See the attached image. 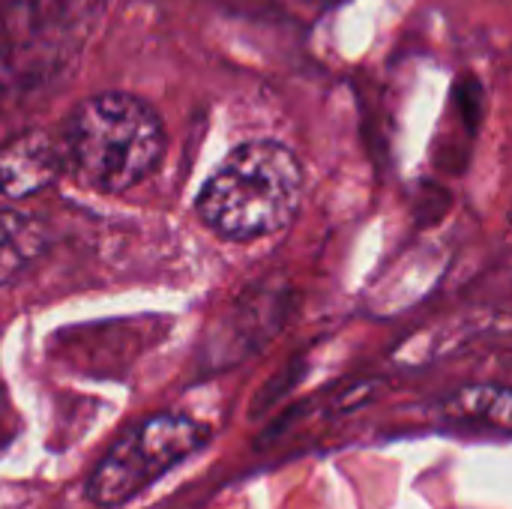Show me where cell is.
<instances>
[{"label":"cell","mask_w":512,"mask_h":509,"mask_svg":"<svg viewBox=\"0 0 512 509\" xmlns=\"http://www.w3.org/2000/svg\"><path fill=\"white\" fill-rule=\"evenodd\" d=\"M444 420L495 435H512V387L468 384L441 402Z\"/></svg>","instance_id":"obj_5"},{"label":"cell","mask_w":512,"mask_h":509,"mask_svg":"<svg viewBox=\"0 0 512 509\" xmlns=\"http://www.w3.org/2000/svg\"><path fill=\"white\" fill-rule=\"evenodd\" d=\"M210 441V426L186 414H153L123 429L87 477V501L120 507L195 456Z\"/></svg>","instance_id":"obj_3"},{"label":"cell","mask_w":512,"mask_h":509,"mask_svg":"<svg viewBox=\"0 0 512 509\" xmlns=\"http://www.w3.org/2000/svg\"><path fill=\"white\" fill-rule=\"evenodd\" d=\"M66 150L87 183L105 192H123L159 165L165 132L159 114L144 99L132 93H99L72 111Z\"/></svg>","instance_id":"obj_2"},{"label":"cell","mask_w":512,"mask_h":509,"mask_svg":"<svg viewBox=\"0 0 512 509\" xmlns=\"http://www.w3.org/2000/svg\"><path fill=\"white\" fill-rule=\"evenodd\" d=\"M303 198L300 159L279 141H249L225 156L198 195L201 222L249 243L291 225Z\"/></svg>","instance_id":"obj_1"},{"label":"cell","mask_w":512,"mask_h":509,"mask_svg":"<svg viewBox=\"0 0 512 509\" xmlns=\"http://www.w3.org/2000/svg\"><path fill=\"white\" fill-rule=\"evenodd\" d=\"M15 420H12V414H9V405H6V396L0 393V447L3 444H9L12 441V435H15Z\"/></svg>","instance_id":"obj_7"},{"label":"cell","mask_w":512,"mask_h":509,"mask_svg":"<svg viewBox=\"0 0 512 509\" xmlns=\"http://www.w3.org/2000/svg\"><path fill=\"white\" fill-rule=\"evenodd\" d=\"M63 168L57 141L45 129H27L0 144V195L30 198L45 192Z\"/></svg>","instance_id":"obj_4"},{"label":"cell","mask_w":512,"mask_h":509,"mask_svg":"<svg viewBox=\"0 0 512 509\" xmlns=\"http://www.w3.org/2000/svg\"><path fill=\"white\" fill-rule=\"evenodd\" d=\"M45 249L42 228L12 210H0V282L15 279L27 264H33Z\"/></svg>","instance_id":"obj_6"}]
</instances>
